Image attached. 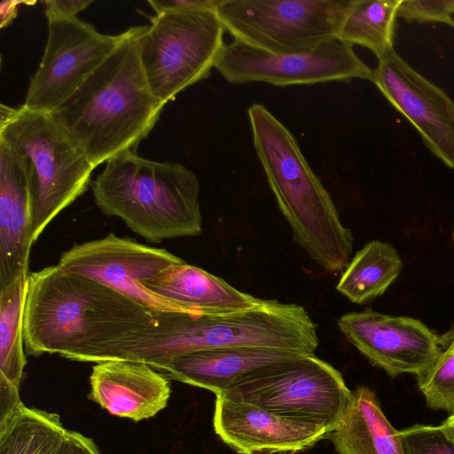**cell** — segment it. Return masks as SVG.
<instances>
[{"mask_svg":"<svg viewBox=\"0 0 454 454\" xmlns=\"http://www.w3.org/2000/svg\"><path fill=\"white\" fill-rule=\"evenodd\" d=\"M184 261L164 248L146 246L111 232L73 246L57 263L66 271L93 278L135 301L153 314L188 313L144 286L166 269Z\"/></svg>","mask_w":454,"mask_h":454,"instance_id":"obj_11","label":"cell"},{"mask_svg":"<svg viewBox=\"0 0 454 454\" xmlns=\"http://www.w3.org/2000/svg\"><path fill=\"white\" fill-rule=\"evenodd\" d=\"M225 29L214 9L163 11L138 26L140 61L153 95L167 103L207 78L225 45Z\"/></svg>","mask_w":454,"mask_h":454,"instance_id":"obj_7","label":"cell"},{"mask_svg":"<svg viewBox=\"0 0 454 454\" xmlns=\"http://www.w3.org/2000/svg\"><path fill=\"white\" fill-rule=\"evenodd\" d=\"M67 433L59 414L22 403L0 421V454H60Z\"/></svg>","mask_w":454,"mask_h":454,"instance_id":"obj_23","label":"cell"},{"mask_svg":"<svg viewBox=\"0 0 454 454\" xmlns=\"http://www.w3.org/2000/svg\"><path fill=\"white\" fill-rule=\"evenodd\" d=\"M215 69L232 84L266 82L281 87L372 81L373 74L353 47L339 40L296 52H271L233 40L225 43Z\"/></svg>","mask_w":454,"mask_h":454,"instance_id":"obj_10","label":"cell"},{"mask_svg":"<svg viewBox=\"0 0 454 454\" xmlns=\"http://www.w3.org/2000/svg\"><path fill=\"white\" fill-rule=\"evenodd\" d=\"M401 0H351L338 40L369 49L380 59L394 49Z\"/></svg>","mask_w":454,"mask_h":454,"instance_id":"obj_24","label":"cell"},{"mask_svg":"<svg viewBox=\"0 0 454 454\" xmlns=\"http://www.w3.org/2000/svg\"><path fill=\"white\" fill-rule=\"evenodd\" d=\"M403 267V260L391 244L372 240L349 261L336 289L351 302L364 304L382 295Z\"/></svg>","mask_w":454,"mask_h":454,"instance_id":"obj_22","label":"cell"},{"mask_svg":"<svg viewBox=\"0 0 454 454\" xmlns=\"http://www.w3.org/2000/svg\"><path fill=\"white\" fill-rule=\"evenodd\" d=\"M441 425L454 439V415L449 416Z\"/></svg>","mask_w":454,"mask_h":454,"instance_id":"obj_32","label":"cell"},{"mask_svg":"<svg viewBox=\"0 0 454 454\" xmlns=\"http://www.w3.org/2000/svg\"><path fill=\"white\" fill-rule=\"evenodd\" d=\"M138 26L124 31L116 48L51 115L96 168L137 148L166 103L153 93L137 44Z\"/></svg>","mask_w":454,"mask_h":454,"instance_id":"obj_2","label":"cell"},{"mask_svg":"<svg viewBox=\"0 0 454 454\" xmlns=\"http://www.w3.org/2000/svg\"><path fill=\"white\" fill-rule=\"evenodd\" d=\"M95 202L152 243L202 232L200 182L176 162L147 160L127 152L106 162L92 182Z\"/></svg>","mask_w":454,"mask_h":454,"instance_id":"obj_5","label":"cell"},{"mask_svg":"<svg viewBox=\"0 0 454 454\" xmlns=\"http://www.w3.org/2000/svg\"><path fill=\"white\" fill-rule=\"evenodd\" d=\"M327 438L337 454H404L399 431L366 386L353 391L348 410Z\"/></svg>","mask_w":454,"mask_h":454,"instance_id":"obj_20","label":"cell"},{"mask_svg":"<svg viewBox=\"0 0 454 454\" xmlns=\"http://www.w3.org/2000/svg\"><path fill=\"white\" fill-rule=\"evenodd\" d=\"M31 201L21 158L0 140V289L29 274Z\"/></svg>","mask_w":454,"mask_h":454,"instance_id":"obj_17","label":"cell"},{"mask_svg":"<svg viewBox=\"0 0 454 454\" xmlns=\"http://www.w3.org/2000/svg\"><path fill=\"white\" fill-rule=\"evenodd\" d=\"M155 13L163 11L215 10V0H149Z\"/></svg>","mask_w":454,"mask_h":454,"instance_id":"obj_29","label":"cell"},{"mask_svg":"<svg viewBox=\"0 0 454 454\" xmlns=\"http://www.w3.org/2000/svg\"><path fill=\"white\" fill-rule=\"evenodd\" d=\"M372 82L418 130L426 145L454 168V102L393 49L379 59Z\"/></svg>","mask_w":454,"mask_h":454,"instance_id":"obj_14","label":"cell"},{"mask_svg":"<svg viewBox=\"0 0 454 454\" xmlns=\"http://www.w3.org/2000/svg\"><path fill=\"white\" fill-rule=\"evenodd\" d=\"M21 4H34L35 2L24 1H3L0 4V27L4 28L9 26L15 19L18 13V7Z\"/></svg>","mask_w":454,"mask_h":454,"instance_id":"obj_31","label":"cell"},{"mask_svg":"<svg viewBox=\"0 0 454 454\" xmlns=\"http://www.w3.org/2000/svg\"><path fill=\"white\" fill-rule=\"evenodd\" d=\"M452 238L454 239V227H453Z\"/></svg>","mask_w":454,"mask_h":454,"instance_id":"obj_33","label":"cell"},{"mask_svg":"<svg viewBox=\"0 0 454 454\" xmlns=\"http://www.w3.org/2000/svg\"><path fill=\"white\" fill-rule=\"evenodd\" d=\"M340 332L374 366L390 376L418 375L442 351V338L419 319L370 309L342 315Z\"/></svg>","mask_w":454,"mask_h":454,"instance_id":"obj_13","label":"cell"},{"mask_svg":"<svg viewBox=\"0 0 454 454\" xmlns=\"http://www.w3.org/2000/svg\"><path fill=\"white\" fill-rule=\"evenodd\" d=\"M101 34L72 18H49L48 37L37 70L30 77L23 106L51 113L72 95L122 40Z\"/></svg>","mask_w":454,"mask_h":454,"instance_id":"obj_12","label":"cell"},{"mask_svg":"<svg viewBox=\"0 0 454 454\" xmlns=\"http://www.w3.org/2000/svg\"><path fill=\"white\" fill-rule=\"evenodd\" d=\"M152 292L190 314H223L252 309L263 301L240 292L221 278L185 262L144 282Z\"/></svg>","mask_w":454,"mask_h":454,"instance_id":"obj_19","label":"cell"},{"mask_svg":"<svg viewBox=\"0 0 454 454\" xmlns=\"http://www.w3.org/2000/svg\"><path fill=\"white\" fill-rule=\"evenodd\" d=\"M215 433L239 454L295 453L327 438L326 428L215 395Z\"/></svg>","mask_w":454,"mask_h":454,"instance_id":"obj_15","label":"cell"},{"mask_svg":"<svg viewBox=\"0 0 454 454\" xmlns=\"http://www.w3.org/2000/svg\"><path fill=\"white\" fill-rule=\"evenodd\" d=\"M0 140L22 160L31 201V240L88 188L95 168L50 113L0 106Z\"/></svg>","mask_w":454,"mask_h":454,"instance_id":"obj_6","label":"cell"},{"mask_svg":"<svg viewBox=\"0 0 454 454\" xmlns=\"http://www.w3.org/2000/svg\"><path fill=\"white\" fill-rule=\"evenodd\" d=\"M60 454H101L95 442L81 433L68 430Z\"/></svg>","mask_w":454,"mask_h":454,"instance_id":"obj_30","label":"cell"},{"mask_svg":"<svg viewBox=\"0 0 454 454\" xmlns=\"http://www.w3.org/2000/svg\"><path fill=\"white\" fill-rule=\"evenodd\" d=\"M158 325L157 314L58 264L28 275L23 318L28 356L96 363L106 349Z\"/></svg>","mask_w":454,"mask_h":454,"instance_id":"obj_1","label":"cell"},{"mask_svg":"<svg viewBox=\"0 0 454 454\" xmlns=\"http://www.w3.org/2000/svg\"><path fill=\"white\" fill-rule=\"evenodd\" d=\"M454 0H401L397 17L409 22H440L454 27Z\"/></svg>","mask_w":454,"mask_h":454,"instance_id":"obj_27","label":"cell"},{"mask_svg":"<svg viewBox=\"0 0 454 454\" xmlns=\"http://www.w3.org/2000/svg\"><path fill=\"white\" fill-rule=\"evenodd\" d=\"M416 377L427 405L454 415V334L435 361Z\"/></svg>","mask_w":454,"mask_h":454,"instance_id":"obj_25","label":"cell"},{"mask_svg":"<svg viewBox=\"0 0 454 454\" xmlns=\"http://www.w3.org/2000/svg\"><path fill=\"white\" fill-rule=\"evenodd\" d=\"M28 275L0 289V421L23 403L20 387L27 364L23 318Z\"/></svg>","mask_w":454,"mask_h":454,"instance_id":"obj_21","label":"cell"},{"mask_svg":"<svg viewBox=\"0 0 454 454\" xmlns=\"http://www.w3.org/2000/svg\"><path fill=\"white\" fill-rule=\"evenodd\" d=\"M399 434L404 454H454V439L442 425L415 424Z\"/></svg>","mask_w":454,"mask_h":454,"instance_id":"obj_26","label":"cell"},{"mask_svg":"<svg viewBox=\"0 0 454 454\" xmlns=\"http://www.w3.org/2000/svg\"><path fill=\"white\" fill-rule=\"evenodd\" d=\"M328 430L336 427L353 397L340 372L315 354L265 366L220 394Z\"/></svg>","mask_w":454,"mask_h":454,"instance_id":"obj_8","label":"cell"},{"mask_svg":"<svg viewBox=\"0 0 454 454\" xmlns=\"http://www.w3.org/2000/svg\"><path fill=\"white\" fill-rule=\"evenodd\" d=\"M303 354L257 346L204 349L175 357L157 371L217 395L265 366Z\"/></svg>","mask_w":454,"mask_h":454,"instance_id":"obj_18","label":"cell"},{"mask_svg":"<svg viewBox=\"0 0 454 454\" xmlns=\"http://www.w3.org/2000/svg\"><path fill=\"white\" fill-rule=\"evenodd\" d=\"M90 0H47L43 1L44 13L49 18H72L87 8Z\"/></svg>","mask_w":454,"mask_h":454,"instance_id":"obj_28","label":"cell"},{"mask_svg":"<svg viewBox=\"0 0 454 454\" xmlns=\"http://www.w3.org/2000/svg\"><path fill=\"white\" fill-rule=\"evenodd\" d=\"M351 0H215L233 37L271 52L309 51L338 40Z\"/></svg>","mask_w":454,"mask_h":454,"instance_id":"obj_9","label":"cell"},{"mask_svg":"<svg viewBox=\"0 0 454 454\" xmlns=\"http://www.w3.org/2000/svg\"><path fill=\"white\" fill-rule=\"evenodd\" d=\"M247 115L257 158L294 239L326 271H343L354 239L331 195L293 133L266 106L253 104Z\"/></svg>","mask_w":454,"mask_h":454,"instance_id":"obj_4","label":"cell"},{"mask_svg":"<svg viewBox=\"0 0 454 454\" xmlns=\"http://www.w3.org/2000/svg\"><path fill=\"white\" fill-rule=\"evenodd\" d=\"M170 395V380L143 362L97 363L90 376L89 398L110 414L135 422L165 409Z\"/></svg>","mask_w":454,"mask_h":454,"instance_id":"obj_16","label":"cell"},{"mask_svg":"<svg viewBox=\"0 0 454 454\" xmlns=\"http://www.w3.org/2000/svg\"><path fill=\"white\" fill-rule=\"evenodd\" d=\"M159 325L114 347L105 357L148 364L155 370L193 351L257 346L315 354L317 325L295 303L263 300L242 311L223 314H157Z\"/></svg>","mask_w":454,"mask_h":454,"instance_id":"obj_3","label":"cell"}]
</instances>
